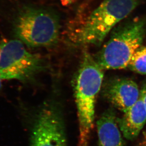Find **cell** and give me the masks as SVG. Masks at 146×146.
Returning a JSON list of instances; mask_svg holds the SVG:
<instances>
[{
    "label": "cell",
    "mask_w": 146,
    "mask_h": 146,
    "mask_svg": "<svg viewBox=\"0 0 146 146\" xmlns=\"http://www.w3.org/2000/svg\"><path fill=\"white\" fill-rule=\"evenodd\" d=\"M104 70L88 51H84L75 80L74 93L80 129V146H87L94 124L97 96L102 87Z\"/></svg>",
    "instance_id": "6da1fadb"
},
{
    "label": "cell",
    "mask_w": 146,
    "mask_h": 146,
    "mask_svg": "<svg viewBox=\"0 0 146 146\" xmlns=\"http://www.w3.org/2000/svg\"><path fill=\"white\" fill-rule=\"evenodd\" d=\"M139 0H103L70 35L78 46H100L117 24L135 9Z\"/></svg>",
    "instance_id": "7a4b0ae2"
},
{
    "label": "cell",
    "mask_w": 146,
    "mask_h": 146,
    "mask_svg": "<svg viewBox=\"0 0 146 146\" xmlns=\"http://www.w3.org/2000/svg\"><path fill=\"white\" fill-rule=\"evenodd\" d=\"M146 32V20L137 17L113 30L110 37L94 57L103 70L127 68L134 54L142 46Z\"/></svg>",
    "instance_id": "3957f363"
},
{
    "label": "cell",
    "mask_w": 146,
    "mask_h": 146,
    "mask_svg": "<svg viewBox=\"0 0 146 146\" xmlns=\"http://www.w3.org/2000/svg\"><path fill=\"white\" fill-rule=\"evenodd\" d=\"M60 21L55 13L50 10L24 7L18 13L14 23L17 37L32 47H50L58 42Z\"/></svg>",
    "instance_id": "277c9868"
},
{
    "label": "cell",
    "mask_w": 146,
    "mask_h": 146,
    "mask_svg": "<svg viewBox=\"0 0 146 146\" xmlns=\"http://www.w3.org/2000/svg\"><path fill=\"white\" fill-rule=\"evenodd\" d=\"M21 40L0 44V78L1 80L30 81L44 68L41 57L28 51Z\"/></svg>",
    "instance_id": "5b68a950"
},
{
    "label": "cell",
    "mask_w": 146,
    "mask_h": 146,
    "mask_svg": "<svg viewBox=\"0 0 146 146\" xmlns=\"http://www.w3.org/2000/svg\"><path fill=\"white\" fill-rule=\"evenodd\" d=\"M31 146H68L64 117L58 103H45L35 117Z\"/></svg>",
    "instance_id": "8992f818"
},
{
    "label": "cell",
    "mask_w": 146,
    "mask_h": 146,
    "mask_svg": "<svg viewBox=\"0 0 146 146\" xmlns=\"http://www.w3.org/2000/svg\"><path fill=\"white\" fill-rule=\"evenodd\" d=\"M102 95L114 107L123 113L138 101L141 90L133 80L124 77H114L102 84Z\"/></svg>",
    "instance_id": "52a82bcc"
},
{
    "label": "cell",
    "mask_w": 146,
    "mask_h": 146,
    "mask_svg": "<svg viewBox=\"0 0 146 146\" xmlns=\"http://www.w3.org/2000/svg\"><path fill=\"white\" fill-rule=\"evenodd\" d=\"M146 86L141 90L140 96L138 101L123 117L117 119V123L123 136L127 139L132 140L136 138L146 123V109L144 102Z\"/></svg>",
    "instance_id": "ba28073f"
},
{
    "label": "cell",
    "mask_w": 146,
    "mask_h": 146,
    "mask_svg": "<svg viewBox=\"0 0 146 146\" xmlns=\"http://www.w3.org/2000/svg\"><path fill=\"white\" fill-rule=\"evenodd\" d=\"M115 113L112 108L106 111L97 123L98 146H124Z\"/></svg>",
    "instance_id": "9c48e42d"
},
{
    "label": "cell",
    "mask_w": 146,
    "mask_h": 146,
    "mask_svg": "<svg viewBox=\"0 0 146 146\" xmlns=\"http://www.w3.org/2000/svg\"><path fill=\"white\" fill-rule=\"evenodd\" d=\"M127 68L139 74H146V45L141 46L137 50Z\"/></svg>",
    "instance_id": "30bf717a"
},
{
    "label": "cell",
    "mask_w": 146,
    "mask_h": 146,
    "mask_svg": "<svg viewBox=\"0 0 146 146\" xmlns=\"http://www.w3.org/2000/svg\"><path fill=\"white\" fill-rule=\"evenodd\" d=\"M62 1H64V4H67L72 3V0H62Z\"/></svg>",
    "instance_id": "8fae6325"
},
{
    "label": "cell",
    "mask_w": 146,
    "mask_h": 146,
    "mask_svg": "<svg viewBox=\"0 0 146 146\" xmlns=\"http://www.w3.org/2000/svg\"><path fill=\"white\" fill-rule=\"evenodd\" d=\"M144 104H145V107L146 109V92L145 93V95H144Z\"/></svg>",
    "instance_id": "7c38bea8"
},
{
    "label": "cell",
    "mask_w": 146,
    "mask_h": 146,
    "mask_svg": "<svg viewBox=\"0 0 146 146\" xmlns=\"http://www.w3.org/2000/svg\"><path fill=\"white\" fill-rule=\"evenodd\" d=\"M1 79L0 78V90L1 89L2 84H1Z\"/></svg>",
    "instance_id": "4fadbf2b"
},
{
    "label": "cell",
    "mask_w": 146,
    "mask_h": 146,
    "mask_svg": "<svg viewBox=\"0 0 146 146\" xmlns=\"http://www.w3.org/2000/svg\"><path fill=\"white\" fill-rule=\"evenodd\" d=\"M0 53H1V48H0Z\"/></svg>",
    "instance_id": "5bb4252c"
}]
</instances>
